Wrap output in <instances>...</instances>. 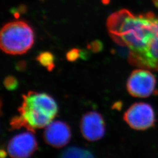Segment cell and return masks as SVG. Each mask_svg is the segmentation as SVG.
<instances>
[{
	"mask_svg": "<svg viewBox=\"0 0 158 158\" xmlns=\"http://www.w3.org/2000/svg\"><path fill=\"white\" fill-rule=\"evenodd\" d=\"M112 40L128 51V60L137 68L158 71V18L152 13L135 15L127 10L107 19Z\"/></svg>",
	"mask_w": 158,
	"mask_h": 158,
	"instance_id": "1",
	"label": "cell"
},
{
	"mask_svg": "<svg viewBox=\"0 0 158 158\" xmlns=\"http://www.w3.org/2000/svg\"><path fill=\"white\" fill-rule=\"evenodd\" d=\"M19 116L12 119V129L24 127L31 132L42 128L52 123L57 113V106L53 98L46 93L29 91L23 96Z\"/></svg>",
	"mask_w": 158,
	"mask_h": 158,
	"instance_id": "2",
	"label": "cell"
},
{
	"mask_svg": "<svg viewBox=\"0 0 158 158\" xmlns=\"http://www.w3.org/2000/svg\"><path fill=\"white\" fill-rule=\"evenodd\" d=\"M34 43V31L27 23L21 21L8 23L1 29L0 47L7 54H23Z\"/></svg>",
	"mask_w": 158,
	"mask_h": 158,
	"instance_id": "3",
	"label": "cell"
},
{
	"mask_svg": "<svg viewBox=\"0 0 158 158\" xmlns=\"http://www.w3.org/2000/svg\"><path fill=\"white\" fill-rule=\"evenodd\" d=\"M156 84V78L151 70L139 68L131 74L127 81V87L131 96L147 98L154 93Z\"/></svg>",
	"mask_w": 158,
	"mask_h": 158,
	"instance_id": "4",
	"label": "cell"
},
{
	"mask_svg": "<svg viewBox=\"0 0 158 158\" xmlns=\"http://www.w3.org/2000/svg\"><path fill=\"white\" fill-rule=\"evenodd\" d=\"M124 119L132 129L145 130L154 125L155 114L149 104L138 102L127 110L124 115Z\"/></svg>",
	"mask_w": 158,
	"mask_h": 158,
	"instance_id": "5",
	"label": "cell"
},
{
	"mask_svg": "<svg viewBox=\"0 0 158 158\" xmlns=\"http://www.w3.org/2000/svg\"><path fill=\"white\" fill-rule=\"evenodd\" d=\"M32 132L19 134L9 142L7 151L12 158H28L36 151L38 144Z\"/></svg>",
	"mask_w": 158,
	"mask_h": 158,
	"instance_id": "6",
	"label": "cell"
},
{
	"mask_svg": "<svg viewBox=\"0 0 158 158\" xmlns=\"http://www.w3.org/2000/svg\"><path fill=\"white\" fill-rule=\"evenodd\" d=\"M80 130L87 141L100 140L105 134V123L102 115L96 111L86 113L81 119Z\"/></svg>",
	"mask_w": 158,
	"mask_h": 158,
	"instance_id": "7",
	"label": "cell"
},
{
	"mask_svg": "<svg viewBox=\"0 0 158 158\" xmlns=\"http://www.w3.org/2000/svg\"><path fill=\"white\" fill-rule=\"evenodd\" d=\"M44 138L47 144L55 148H62L70 141V129L68 125L63 122L53 121L46 127Z\"/></svg>",
	"mask_w": 158,
	"mask_h": 158,
	"instance_id": "8",
	"label": "cell"
},
{
	"mask_svg": "<svg viewBox=\"0 0 158 158\" xmlns=\"http://www.w3.org/2000/svg\"><path fill=\"white\" fill-rule=\"evenodd\" d=\"M64 158H90L93 155L89 151L78 148H69L62 153Z\"/></svg>",
	"mask_w": 158,
	"mask_h": 158,
	"instance_id": "9",
	"label": "cell"
},
{
	"mask_svg": "<svg viewBox=\"0 0 158 158\" xmlns=\"http://www.w3.org/2000/svg\"><path fill=\"white\" fill-rule=\"evenodd\" d=\"M38 60L49 69H52L53 64V55L49 52H44L42 53L40 56L37 57Z\"/></svg>",
	"mask_w": 158,
	"mask_h": 158,
	"instance_id": "10",
	"label": "cell"
},
{
	"mask_svg": "<svg viewBox=\"0 0 158 158\" xmlns=\"http://www.w3.org/2000/svg\"><path fill=\"white\" fill-rule=\"evenodd\" d=\"M18 82L14 77L10 76L6 77L4 80V85L9 90H14L17 87Z\"/></svg>",
	"mask_w": 158,
	"mask_h": 158,
	"instance_id": "11",
	"label": "cell"
},
{
	"mask_svg": "<svg viewBox=\"0 0 158 158\" xmlns=\"http://www.w3.org/2000/svg\"><path fill=\"white\" fill-rule=\"evenodd\" d=\"M79 51L77 49H73L70 51L67 55L68 60L70 61L75 60L79 57Z\"/></svg>",
	"mask_w": 158,
	"mask_h": 158,
	"instance_id": "12",
	"label": "cell"
},
{
	"mask_svg": "<svg viewBox=\"0 0 158 158\" xmlns=\"http://www.w3.org/2000/svg\"><path fill=\"white\" fill-rule=\"evenodd\" d=\"M18 11H19L20 13H21V14H25V13L27 12V8L26 7V6H24V5H21V6L18 7Z\"/></svg>",
	"mask_w": 158,
	"mask_h": 158,
	"instance_id": "13",
	"label": "cell"
},
{
	"mask_svg": "<svg viewBox=\"0 0 158 158\" xmlns=\"http://www.w3.org/2000/svg\"><path fill=\"white\" fill-rule=\"evenodd\" d=\"M11 12V13L13 14V15L16 18H18L20 16V12L18 11V10H17L15 8H13Z\"/></svg>",
	"mask_w": 158,
	"mask_h": 158,
	"instance_id": "14",
	"label": "cell"
},
{
	"mask_svg": "<svg viewBox=\"0 0 158 158\" xmlns=\"http://www.w3.org/2000/svg\"><path fill=\"white\" fill-rule=\"evenodd\" d=\"M102 2L103 4H105V5H107L110 2V0H102Z\"/></svg>",
	"mask_w": 158,
	"mask_h": 158,
	"instance_id": "15",
	"label": "cell"
},
{
	"mask_svg": "<svg viewBox=\"0 0 158 158\" xmlns=\"http://www.w3.org/2000/svg\"><path fill=\"white\" fill-rule=\"evenodd\" d=\"M157 4H158V0H157Z\"/></svg>",
	"mask_w": 158,
	"mask_h": 158,
	"instance_id": "16",
	"label": "cell"
}]
</instances>
